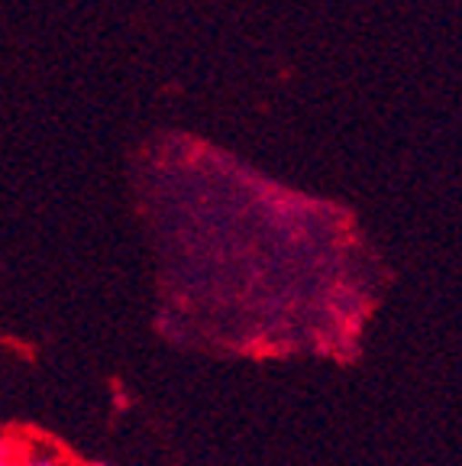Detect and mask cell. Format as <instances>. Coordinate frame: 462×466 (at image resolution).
Wrapping results in <instances>:
<instances>
[{
  "label": "cell",
  "instance_id": "obj_1",
  "mask_svg": "<svg viewBox=\"0 0 462 466\" xmlns=\"http://www.w3.org/2000/svg\"><path fill=\"white\" fill-rule=\"evenodd\" d=\"M16 466H62V460H58L55 453L29 451L26 457H16Z\"/></svg>",
  "mask_w": 462,
  "mask_h": 466
},
{
  "label": "cell",
  "instance_id": "obj_2",
  "mask_svg": "<svg viewBox=\"0 0 462 466\" xmlns=\"http://www.w3.org/2000/svg\"><path fill=\"white\" fill-rule=\"evenodd\" d=\"M0 466H16V453L7 451V447H0Z\"/></svg>",
  "mask_w": 462,
  "mask_h": 466
},
{
  "label": "cell",
  "instance_id": "obj_3",
  "mask_svg": "<svg viewBox=\"0 0 462 466\" xmlns=\"http://www.w3.org/2000/svg\"><path fill=\"white\" fill-rule=\"evenodd\" d=\"M87 466H104V463H87Z\"/></svg>",
  "mask_w": 462,
  "mask_h": 466
}]
</instances>
